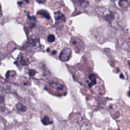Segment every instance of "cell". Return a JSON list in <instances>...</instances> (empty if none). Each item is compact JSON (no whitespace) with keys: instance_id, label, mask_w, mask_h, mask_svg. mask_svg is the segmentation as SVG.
Segmentation results:
<instances>
[{"instance_id":"2","label":"cell","mask_w":130,"mask_h":130,"mask_svg":"<svg viewBox=\"0 0 130 130\" xmlns=\"http://www.w3.org/2000/svg\"><path fill=\"white\" fill-rule=\"evenodd\" d=\"M72 50L69 48H64L60 52L59 55V58L62 61H68L71 55Z\"/></svg>"},{"instance_id":"10","label":"cell","mask_w":130,"mask_h":130,"mask_svg":"<svg viewBox=\"0 0 130 130\" xmlns=\"http://www.w3.org/2000/svg\"><path fill=\"white\" fill-rule=\"evenodd\" d=\"M55 37L53 35L50 34L47 37V40L49 42H50V43L53 42L55 41Z\"/></svg>"},{"instance_id":"4","label":"cell","mask_w":130,"mask_h":130,"mask_svg":"<svg viewBox=\"0 0 130 130\" xmlns=\"http://www.w3.org/2000/svg\"><path fill=\"white\" fill-rule=\"evenodd\" d=\"M27 24L30 28L34 27L36 25V18L35 16H30L28 15L27 19L26 21Z\"/></svg>"},{"instance_id":"13","label":"cell","mask_w":130,"mask_h":130,"mask_svg":"<svg viewBox=\"0 0 130 130\" xmlns=\"http://www.w3.org/2000/svg\"><path fill=\"white\" fill-rule=\"evenodd\" d=\"M36 1L39 4H43L46 1V0H36Z\"/></svg>"},{"instance_id":"15","label":"cell","mask_w":130,"mask_h":130,"mask_svg":"<svg viewBox=\"0 0 130 130\" xmlns=\"http://www.w3.org/2000/svg\"><path fill=\"white\" fill-rule=\"evenodd\" d=\"M55 53H56V51H54L52 52V54H55Z\"/></svg>"},{"instance_id":"12","label":"cell","mask_w":130,"mask_h":130,"mask_svg":"<svg viewBox=\"0 0 130 130\" xmlns=\"http://www.w3.org/2000/svg\"><path fill=\"white\" fill-rule=\"evenodd\" d=\"M36 71H35V70H30L29 71V76H35V74H36Z\"/></svg>"},{"instance_id":"3","label":"cell","mask_w":130,"mask_h":130,"mask_svg":"<svg viewBox=\"0 0 130 130\" xmlns=\"http://www.w3.org/2000/svg\"><path fill=\"white\" fill-rule=\"evenodd\" d=\"M54 18L55 19L56 21L57 22H65L66 21V17L64 15L62 14L61 12L57 11L55 12L54 13Z\"/></svg>"},{"instance_id":"5","label":"cell","mask_w":130,"mask_h":130,"mask_svg":"<svg viewBox=\"0 0 130 130\" xmlns=\"http://www.w3.org/2000/svg\"><path fill=\"white\" fill-rule=\"evenodd\" d=\"M74 3L77 5L78 6L82 8H85L89 5L88 0H73Z\"/></svg>"},{"instance_id":"16","label":"cell","mask_w":130,"mask_h":130,"mask_svg":"<svg viewBox=\"0 0 130 130\" xmlns=\"http://www.w3.org/2000/svg\"><path fill=\"white\" fill-rule=\"evenodd\" d=\"M115 1H117V0H115Z\"/></svg>"},{"instance_id":"14","label":"cell","mask_w":130,"mask_h":130,"mask_svg":"<svg viewBox=\"0 0 130 130\" xmlns=\"http://www.w3.org/2000/svg\"><path fill=\"white\" fill-rule=\"evenodd\" d=\"M120 78H123V76L122 74H120Z\"/></svg>"},{"instance_id":"11","label":"cell","mask_w":130,"mask_h":130,"mask_svg":"<svg viewBox=\"0 0 130 130\" xmlns=\"http://www.w3.org/2000/svg\"><path fill=\"white\" fill-rule=\"evenodd\" d=\"M20 62L23 65H26L28 63V61H27V59H24V58L22 57L21 60H20Z\"/></svg>"},{"instance_id":"9","label":"cell","mask_w":130,"mask_h":130,"mask_svg":"<svg viewBox=\"0 0 130 130\" xmlns=\"http://www.w3.org/2000/svg\"><path fill=\"white\" fill-rule=\"evenodd\" d=\"M16 108H17V109H18V110H21V111H23V112L25 111L26 110V109H27L26 107L25 106H24V105H22V104H21V103H18V104H17V105H16Z\"/></svg>"},{"instance_id":"6","label":"cell","mask_w":130,"mask_h":130,"mask_svg":"<svg viewBox=\"0 0 130 130\" xmlns=\"http://www.w3.org/2000/svg\"><path fill=\"white\" fill-rule=\"evenodd\" d=\"M37 15H40L47 19H49L50 18V15L48 13V12L45 10H40L37 13Z\"/></svg>"},{"instance_id":"7","label":"cell","mask_w":130,"mask_h":130,"mask_svg":"<svg viewBox=\"0 0 130 130\" xmlns=\"http://www.w3.org/2000/svg\"><path fill=\"white\" fill-rule=\"evenodd\" d=\"M37 42V40L36 38H29L27 41L26 45L28 47H33L36 45Z\"/></svg>"},{"instance_id":"8","label":"cell","mask_w":130,"mask_h":130,"mask_svg":"<svg viewBox=\"0 0 130 130\" xmlns=\"http://www.w3.org/2000/svg\"><path fill=\"white\" fill-rule=\"evenodd\" d=\"M42 122L44 125H45L50 124L52 123V121H50L49 117L47 116H45L43 117V118L42 120Z\"/></svg>"},{"instance_id":"1","label":"cell","mask_w":130,"mask_h":130,"mask_svg":"<svg viewBox=\"0 0 130 130\" xmlns=\"http://www.w3.org/2000/svg\"><path fill=\"white\" fill-rule=\"evenodd\" d=\"M96 12L99 15L108 22L114 27L121 26L122 15L118 9L111 6H104L98 8Z\"/></svg>"}]
</instances>
